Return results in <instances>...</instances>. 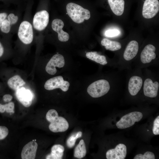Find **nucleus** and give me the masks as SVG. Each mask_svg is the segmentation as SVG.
<instances>
[{
  "mask_svg": "<svg viewBox=\"0 0 159 159\" xmlns=\"http://www.w3.org/2000/svg\"><path fill=\"white\" fill-rule=\"evenodd\" d=\"M86 154V146L83 140H81L75 148L74 156L79 159L84 158Z\"/></svg>",
  "mask_w": 159,
  "mask_h": 159,
  "instance_id": "nucleus-22",
  "label": "nucleus"
},
{
  "mask_svg": "<svg viewBox=\"0 0 159 159\" xmlns=\"http://www.w3.org/2000/svg\"><path fill=\"white\" fill-rule=\"evenodd\" d=\"M126 87L129 94L132 96L136 95L142 90L143 74L142 69L135 68L128 70Z\"/></svg>",
  "mask_w": 159,
  "mask_h": 159,
  "instance_id": "nucleus-2",
  "label": "nucleus"
},
{
  "mask_svg": "<svg viewBox=\"0 0 159 159\" xmlns=\"http://www.w3.org/2000/svg\"><path fill=\"white\" fill-rule=\"evenodd\" d=\"M108 1L113 12L116 15L120 16L124 11V0H108Z\"/></svg>",
  "mask_w": 159,
  "mask_h": 159,
  "instance_id": "nucleus-17",
  "label": "nucleus"
},
{
  "mask_svg": "<svg viewBox=\"0 0 159 159\" xmlns=\"http://www.w3.org/2000/svg\"><path fill=\"white\" fill-rule=\"evenodd\" d=\"M64 23L60 19H56L52 21L51 26L52 29L58 34V38L59 41L62 42L67 41L69 37V34L63 30Z\"/></svg>",
  "mask_w": 159,
  "mask_h": 159,
  "instance_id": "nucleus-14",
  "label": "nucleus"
},
{
  "mask_svg": "<svg viewBox=\"0 0 159 159\" xmlns=\"http://www.w3.org/2000/svg\"><path fill=\"white\" fill-rule=\"evenodd\" d=\"M69 126L68 122L64 118L58 116L50 123L49 128L51 131L54 132H64L67 130Z\"/></svg>",
  "mask_w": 159,
  "mask_h": 159,
  "instance_id": "nucleus-16",
  "label": "nucleus"
},
{
  "mask_svg": "<svg viewBox=\"0 0 159 159\" xmlns=\"http://www.w3.org/2000/svg\"><path fill=\"white\" fill-rule=\"evenodd\" d=\"M9 133L8 129L4 126H0V140L4 139Z\"/></svg>",
  "mask_w": 159,
  "mask_h": 159,
  "instance_id": "nucleus-28",
  "label": "nucleus"
},
{
  "mask_svg": "<svg viewBox=\"0 0 159 159\" xmlns=\"http://www.w3.org/2000/svg\"><path fill=\"white\" fill-rule=\"evenodd\" d=\"M17 36L23 43L29 44L33 42L34 37V30L32 23L28 20H24L18 27Z\"/></svg>",
  "mask_w": 159,
  "mask_h": 159,
  "instance_id": "nucleus-6",
  "label": "nucleus"
},
{
  "mask_svg": "<svg viewBox=\"0 0 159 159\" xmlns=\"http://www.w3.org/2000/svg\"></svg>",
  "mask_w": 159,
  "mask_h": 159,
  "instance_id": "nucleus-35",
  "label": "nucleus"
},
{
  "mask_svg": "<svg viewBox=\"0 0 159 159\" xmlns=\"http://www.w3.org/2000/svg\"><path fill=\"white\" fill-rule=\"evenodd\" d=\"M37 147V144L34 141H31L26 144L23 148L21 151L22 159H35Z\"/></svg>",
  "mask_w": 159,
  "mask_h": 159,
  "instance_id": "nucleus-15",
  "label": "nucleus"
},
{
  "mask_svg": "<svg viewBox=\"0 0 159 159\" xmlns=\"http://www.w3.org/2000/svg\"><path fill=\"white\" fill-rule=\"evenodd\" d=\"M142 113L135 111L129 113L122 117L116 124L120 129H125L133 125L135 122L139 121L143 117Z\"/></svg>",
  "mask_w": 159,
  "mask_h": 159,
  "instance_id": "nucleus-8",
  "label": "nucleus"
},
{
  "mask_svg": "<svg viewBox=\"0 0 159 159\" xmlns=\"http://www.w3.org/2000/svg\"><path fill=\"white\" fill-rule=\"evenodd\" d=\"M49 20V14L46 10L37 11L34 14L32 24L34 31L41 32L47 26Z\"/></svg>",
  "mask_w": 159,
  "mask_h": 159,
  "instance_id": "nucleus-7",
  "label": "nucleus"
},
{
  "mask_svg": "<svg viewBox=\"0 0 159 159\" xmlns=\"http://www.w3.org/2000/svg\"><path fill=\"white\" fill-rule=\"evenodd\" d=\"M65 61L63 56L59 54L53 55L47 64L45 70L51 75H54L57 72L56 67L61 68L64 66Z\"/></svg>",
  "mask_w": 159,
  "mask_h": 159,
  "instance_id": "nucleus-11",
  "label": "nucleus"
},
{
  "mask_svg": "<svg viewBox=\"0 0 159 159\" xmlns=\"http://www.w3.org/2000/svg\"><path fill=\"white\" fill-rule=\"evenodd\" d=\"M153 132L155 135L159 134V116L154 121Z\"/></svg>",
  "mask_w": 159,
  "mask_h": 159,
  "instance_id": "nucleus-27",
  "label": "nucleus"
},
{
  "mask_svg": "<svg viewBox=\"0 0 159 159\" xmlns=\"http://www.w3.org/2000/svg\"><path fill=\"white\" fill-rule=\"evenodd\" d=\"M25 84V82L19 75L10 78L7 81L9 86L13 90H16Z\"/></svg>",
  "mask_w": 159,
  "mask_h": 159,
  "instance_id": "nucleus-21",
  "label": "nucleus"
},
{
  "mask_svg": "<svg viewBox=\"0 0 159 159\" xmlns=\"http://www.w3.org/2000/svg\"><path fill=\"white\" fill-rule=\"evenodd\" d=\"M66 10L72 20L78 24L83 23L85 20H87L90 17V12L88 10L73 3L67 4Z\"/></svg>",
  "mask_w": 159,
  "mask_h": 159,
  "instance_id": "nucleus-5",
  "label": "nucleus"
},
{
  "mask_svg": "<svg viewBox=\"0 0 159 159\" xmlns=\"http://www.w3.org/2000/svg\"><path fill=\"white\" fill-rule=\"evenodd\" d=\"M101 44L105 47L106 49L112 51L118 50L122 48V45L120 42L111 41L106 38L102 39Z\"/></svg>",
  "mask_w": 159,
  "mask_h": 159,
  "instance_id": "nucleus-20",
  "label": "nucleus"
},
{
  "mask_svg": "<svg viewBox=\"0 0 159 159\" xmlns=\"http://www.w3.org/2000/svg\"><path fill=\"white\" fill-rule=\"evenodd\" d=\"M5 111L7 113H11L14 112V105L12 102H11L4 105Z\"/></svg>",
  "mask_w": 159,
  "mask_h": 159,
  "instance_id": "nucleus-30",
  "label": "nucleus"
},
{
  "mask_svg": "<svg viewBox=\"0 0 159 159\" xmlns=\"http://www.w3.org/2000/svg\"><path fill=\"white\" fill-rule=\"evenodd\" d=\"M159 10L158 0H145L143 6L142 15L146 19L154 17Z\"/></svg>",
  "mask_w": 159,
  "mask_h": 159,
  "instance_id": "nucleus-10",
  "label": "nucleus"
},
{
  "mask_svg": "<svg viewBox=\"0 0 159 159\" xmlns=\"http://www.w3.org/2000/svg\"><path fill=\"white\" fill-rule=\"evenodd\" d=\"M15 94L18 100L24 106L28 107L30 106L32 104L33 96L29 90L21 87L16 90Z\"/></svg>",
  "mask_w": 159,
  "mask_h": 159,
  "instance_id": "nucleus-12",
  "label": "nucleus"
},
{
  "mask_svg": "<svg viewBox=\"0 0 159 159\" xmlns=\"http://www.w3.org/2000/svg\"><path fill=\"white\" fill-rule=\"evenodd\" d=\"M120 77L111 83L105 79H100L90 84L87 88V92L92 97L98 98L107 94L111 87H120Z\"/></svg>",
  "mask_w": 159,
  "mask_h": 159,
  "instance_id": "nucleus-1",
  "label": "nucleus"
},
{
  "mask_svg": "<svg viewBox=\"0 0 159 159\" xmlns=\"http://www.w3.org/2000/svg\"><path fill=\"white\" fill-rule=\"evenodd\" d=\"M143 73L144 79L142 90L144 95L148 97L155 98L158 96L159 89L158 76L146 69Z\"/></svg>",
  "mask_w": 159,
  "mask_h": 159,
  "instance_id": "nucleus-3",
  "label": "nucleus"
},
{
  "mask_svg": "<svg viewBox=\"0 0 159 159\" xmlns=\"http://www.w3.org/2000/svg\"><path fill=\"white\" fill-rule=\"evenodd\" d=\"M156 50L155 47L152 44L146 45L142 50L139 59L133 63L135 68L142 69L152 65H158Z\"/></svg>",
  "mask_w": 159,
  "mask_h": 159,
  "instance_id": "nucleus-4",
  "label": "nucleus"
},
{
  "mask_svg": "<svg viewBox=\"0 0 159 159\" xmlns=\"http://www.w3.org/2000/svg\"><path fill=\"white\" fill-rule=\"evenodd\" d=\"M134 159H155V156L154 154L150 151H147L144 155L139 154L136 155Z\"/></svg>",
  "mask_w": 159,
  "mask_h": 159,
  "instance_id": "nucleus-24",
  "label": "nucleus"
},
{
  "mask_svg": "<svg viewBox=\"0 0 159 159\" xmlns=\"http://www.w3.org/2000/svg\"><path fill=\"white\" fill-rule=\"evenodd\" d=\"M69 85V82L64 80L62 76H58L48 80L45 83L44 87L49 90L59 88L63 91L66 92L68 90Z\"/></svg>",
  "mask_w": 159,
  "mask_h": 159,
  "instance_id": "nucleus-9",
  "label": "nucleus"
},
{
  "mask_svg": "<svg viewBox=\"0 0 159 159\" xmlns=\"http://www.w3.org/2000/svg\"><path fill=\"white\" fill-rule=\"evenodd\" d=\"M5 111V108L4 105L0 104V112L3 113Z\"/></svg>",
  "mask_w": 159,
  "mask_h": 159,
  "instance_id": "nucleus-33",
  "label": "nucleus"
},
{
  "mask_svg": "<svg viewBox=\"0 0 159 159\" xmlns=\"http://www.w3.org/2000/svg\"><path fill=\"white\" fill-rule=\"evenodd\" d=\"M0 58L2 57L4 54L5 49L3 44V39L0 38Z\"/></svg>",
  "mask_w": 159,
  "mask_h": 159,
  "instance_id": "nucleus-31",
  "label": "nucleus"
},
{
  "mask_svg": "<svg viewBox=\"0 0 159 159\" xmlns=\"http://www.w3.org/2000/svg\"><path fill=\"white\" fill-rule=\"evenodd\" d=\"M64 148L61 145L57 144L53 145L50 154L46 157L47 159H61L63 155Z\"/></svg>",
  "mask_w": 159,
  "mask_h": 159,
  "instance_id": "nucleus-18",
  "label": "nucleus"
},
{
  "mask_svg": "<svg viewBox=\"0 0 159 159\" xmlns=\"http://www.w3.org/2000/svg\"><path fill=\"white\" fill-rule=\"evenodd\" d=\"M12 99V96L9 94L5 95L3 97V99L5 102L11 101Z\"/></svg>",
  "mask_w": 159,
  "mask_h": 159,
  "instance_id": "nucleus-32",
  "label": "nucleus"
},
{
  "mask_svg": "<svg viewBox=\"0 0 159 159\" xmlns=\"http://www.w3.org/2000/svg\"><path fill=\"white\" fill-rule=\"evenodd\" d=\"M77 138L75 135H73L70 137L67 141V145L69 148H72L74 146Z\"/></svg>",
  "mask_w": 159,
  "mask_h": 159,
  "instance_id": "nucleus-29",
  "label": "nucleus"
},
{
  "mask_svg": "<svg viewBox=\"0 0 159 159\" xmlns=\"http://www.w3.org/2000/svg\"><path fill=\"white\" fill-rule=\"evenodd\" d=\"M86 56L89 59L102 65H106L108 63L105 56L100 54L96 52H87Z\"/></svg>",
  "mask_w": 159,
  "mask_h": 159,
  "instance_id": "nucleus-19",
  "label": "nucleus"
},
{
  "mask_svg": "<svg viewBox=\"0 0 159 159\" xmlns=\"http://www.w3.org/2000/svg\"><path fill=\"white\" fill-rule=\"evenodd\" d=\"M82 133L81 132L79 131L77 132L75 134V136L77 139L78 138H80L82 136Z\"/></svg>",
  "mask_w": 159,
  "mask_h": 159,
  "instance_id": "nucleus-34",
  "label": "nucleus"
},
{
  "mask_svg": "<svg viewBox=\"0 0 159 159\" xmlns=\"http://www.w3.org/2000/svg\"><path fill=\"white\" fill-rule=\"evenodd\" d=\"M120 33V31L117 29H110L106 31L105 35L107 37H111L117 36Z\"/></svg>",
  "mask_w": 159,
  "mask_h": 159,
  "instance_id": "nucleus-26",
  "label": "nucleus"
},
{
  "mask_svg": "<svg viewBox=\"0 0 159 159\" xmlns=\"http://www.w3.org/2000/svg\"><path fill=\"white\" fill-rule=\"evenodd\" d=\"M58 115L57 111L54 109H51L47 112L46 118L50 123L56 120L58 117Z\"/></svg>",
  "mask_w": 159,
  "mask_h": 159,
  "instance_id": "nucleus-23",
  "label": "nucleus"
},
{
  "mask_svg": "<svg viewBox=\"0 0 159 159\" xmlns=\"http://www.w3.org/2000/svg\"><path fill=\"white\" fill-rule=\"evenodd\" d=\"M7 18L12 27L18 23L19 20L18 16L13 13H9Z\"/></svg>",
  "mask_w": 159,
  "mask_h": 159,
  "instance_id": "nucleus-25",
  "label": "nucleus"
},
{
  "mask_svg": "<svg viewBox=\"0 0 159 159\" xmlns=\"http://www.w3.org/2000/svg\"><path fill=\"white\" fill-rule=\"evenodd\" d=\"M127 155V148L123 144L120 143L115 148L108 150L106 153L107 159H124Z\"/></svg>",
  "mask_w": 159,
  "mask_h": 159,
  "instance_id": "nucleus-13",
  "label": "nucleus"
}]
</instances>
